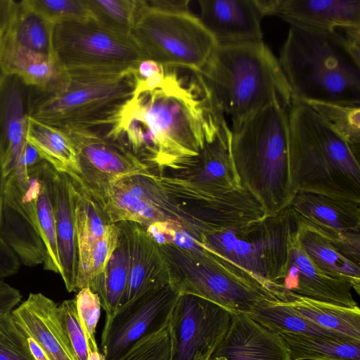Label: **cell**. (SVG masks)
Wrapping results in <instances>:
<instances>
[{
    "instance_id": "6da1fadb",
    "label": "cell",
    "mask_w": 360,
    "mask_h": 360,
    "mask_svg": "<svg viewBox=\"0 0 360 360\" xmlns=\"http://www.w3.org/2000/svg\"><path fill=\"white\" fill-rule=\"evenodd\" d=\"M176 68L163 66L147 79L134 75L131 95L94 127L158 174L191 164L224 116L201 76Z\"/></svg>"
},
{
    "instance_id": "7a4b0ae2",
    "label": "cell",
    "mask_w": 360,
    "mask_h": 360,
    "mask_svg": "<svg viewBox=\"0 0 360 360\" xmlns=\"http://www.w3.org/2000/svg\"><path fill=\"white\" fill-rule=\"evenodd\" d=\"M279 102L232 125L230 151L243 188L268 216L287 209L293 198L289 169L288 110Z\"/></svg>"
},
{
    "instance_id": "3957f363",
    "label": "cell",
    "mask_w": 360,
    "mask_h": 360,
    "mask_svg": "<svg viewBox=\"0 0 360 360\" xmlns=\"http://www.w3.org/2000/svg\"><path fill=\"white\" fill-rule=\"evenodd\" d=\"M288 127L293 197L304 191L360 201L359 150L304 103L292 102Z\"/></svg>"
},
{
    "instance_id": "277c9868",
    "label": "cell",
    "mask_w": 360,
    "mask_h": 360,
    "mask_svg": "<svg viewBox=\"0 0 360 360\" xmlns=\"http://www.w3.org/2000/svg\"><path fill=\"white\" fill-rule=\"evenodd\" d=\"M198 73L232 125L274 102L288 108L292 102L278 59L264 41L216 45Z\"/></svg>"
},
{
    "instance_id": "5b68a950",
    "label": "cell",
    "mask_w": 360,
    "mask_h": 360,
    "mask_svg": "<svg viewBox=\"0 0 360 360\" xmlns=\"http://www.w3.org/2000/svg\"><path fill=\"white\" fill-rule=\"evenodd\" d=\"M278 59L292 101L360 103V63L338 30L290 25Z\"/></svg>"
},
{
    "instance_id": "8992f818",
    "label": "cell",
    "mask_w": 360,
    "mask_h": 360,
    "mask_svg": "<svg viewBox=\"0 0 360 360\" xmlns=\"http://www.w3.org/2000/svg\"><path fill=\"white\" fill-rule=\"evenodd\" d=\"M159 246L168 266L169 285L179 295L245 314L265 301L279 300L262 281L214 251L199 257L170 244Z\"/></svg>"
},
{
    "instance_id": "52a82bcc",
    "label": "cell",
    "mask_w": 360,
    "mask_h": 360,
    "mask_svg": "<svg viewBox=\"0 0 360 360\" xmlns=\"http://www.w3.org/2000/svg\"><path fill=\"white\" fill-rule=\"evenodd\" d=\"M134 71L116 76L68 72L66 80L56 89L28 87L27 115L63 131L94 128L131 95Z\"/></svg>"
},
{
    "instance_id": "ba28073f",
    "label": "cell",
    "mask_w": 360,
    "mask_h": 360,
    "mask_svg": "<svg viewBox=\"0 0 360 360\" xmlns=\"http://www.w3.org/2000/svg\"><path fill=\"white\" fill-rule=\"evenodd\" d=\"M53 48L67 72L82 75H122L148 59L130 34L112 30L92 17L56 24Z\"/></svg>"
},
{
    "instance_id": "9c48e42d",
    "label": "cell",
    "mask_w": 360,
    "mask_h": 360,
    "mask_svg": "<svg viewBox=\"0 0 360 360\" xmlns=\"http://www.w3.org/2000/svg\"><path fill=\"white\" fill-rule=\"evenodd\" d=\"M130 34L148 59L163 66L198 72L216 46V42L190 11H167L139 0Z\"/></svg>"
},
{
    "instance_id": "30bf717a",
    "label": "cell",
    "mask_w": 360,
    "mask_h": 360,
    "mask_svg": "<svg viewBox=\"0 0 360 360\" xmlns=\"http://www.w3.org/2000/svg\"><path fill=\"white\" fill-rule=\"evenodd\" d=\"M295 219L288 207L262 221L204 236L208 248L262 281L276 295L274 283L282 266Z\"/></svg>"
},
{
    "instance_id": "8fae6325",
    "label": "cell",
    "mask_w": 360,
    "mask_h": 360,
    "mask_svg": "<svg viewBox=\"0 0 360 360\" xmlns=\"http://www.w3.org/2000/svg\"><path fill=\"white\" fill-rule=\"evenodd\" d=\"M158 176L168 193L197 223L202 237L243 228L271 217L245 188H217L174 176Z\"/></svg>"
},
{
    "instance_id": "7c38bea8",
    "label": "cell",
    "mask_w": 360,
    "mask_h": 360,
    "mask_svg": "<svg viewBox=\"0 0 360 360\" xmlns=\"http://www.w3.org/2000/svg\"><path fill=\"white\" fill-rule=\"evenodd\" d=\"M103 209L110 224L128 221L146 228L155 222L172 221L199 240L202 236L195 220L181 208L151 170L115 182L108 192Z\"/></svg>"
},
{
    "instance_id": "4fadbf2b",
    "label": "cell",
    "mask_w": 360,
    "mask_h": 360,
    "mask_svg": "<svg viewBox=\"0 0 360 360\" xmlns=\"http://www.w3.org/2000/svg\"><path fill=\"white\" fill-rule=\"evenodd\" d=\"M75 148L79 173L70 176L103 207L110 186L127 176L150 170L129 150L91 128L65 131Z\"/></svg>"
},
{
    "instance_id": "5bb4252c",
    "label": "cell",
    "mask_w": 360,
    "mask_h": 360,
    "mask_svg": "<svg viewBox=\"0 0 360 360\" xmlns=\"http://www.w3.org/2000/svg\"><path fill=\"white\" fill-rule=\"evenodd\" d=\"M179 296L167 285L120 306L106 318L100 346L103 360H117L139 341L168 326Z\"/></svg>"
},
{
    "instance_id": "9a60e30c",
    "label": "cell",
    "mask_w": 360,
    "mask_h": 360,
    "mask_svg": "<svg viewBox=\"0 0 360 360\" xmlns=\"http://www.w3.org/2000/svg\"><path fill=\"white\" fill-rule=\"evenodd\" d=\"M231 321V313L221 307L179 295L169 323L171 360H208Z\"/></svg>"
},
{
    "instance_id": "2e32d148",
    "label": "cell",
    "mask_w": 360,
    "mask_h": 360,
    "mask_svg": "<svg viewBox=\"0 0 360 360\" xmlns=\"http://www.w3.org/2000/svg\"><path fill=\"white\" fill-rule=\"evenodd\" d=\"M0 236L24 265L44 263L46 250L38 229L27 168L19 167L6 177Z\"/></svg>"
},
{
    "instance_id": "e0dca14e",
    "label": "cell",
    "mask_w": 360,
    "mask_h": 360,
    "mask_svg": "<svg viewBox=\"0 0 360 360\" xmlns=\"http://www.w3.org/2000/svg\"><path fill=\"white\" fill-rule=\"evenodd\" d=\"M274 286L281 301H285L287 295H293L347 307H358L351 285L327 275L305 253L295 220L288 236L285 259Z\"/></svg>"
},
{
    "instance_id": "ac0fdd59",
    "label": "cell",
    "mask_w": 360,
    "mask_h": 360,
    "mask_svg": "<svg viewBox=\"0 0 360 360\" xmlns=\"http://www.w3.org/2000/svg\"><path fill=\"white\" fill-rule=\"evenodd\" d=\"M115 224L125 237L129 257L128 281L120 303L122 306L148 292L169 285V276L159 245L143 226L128 221Z\"/></svg>"
},
{
    "instance_id": "d6986e66",
    "label": "cell",
    "mask_w": 360,
    "mask_h": 360,
    "mask_svg": "<svg viewBox=\"0 0 360 360\" xmlns=\"http://www.w3.org/2000/svg\"><path fill=\"white\" fill-rule=\"evenodd\" d=\"M199 19L216 45L263 41L258 0H198Z\"/></svg>"
},
{
    "instance_id": "ffe728a7",
    "label": "cell",
    "mask_w": 360,
    "mask_h": 360,
    "mask_svg": "<svg viewBox=\"0 0 360 360\" xmlns=\"http://www.w3.org/2000/svg\"><path fill=\"white\" fill-rule=\"evenodd\" d=\"M208 360H292L283 338L245 314L231 324Z\"/></svg>"
},
{
    "instance_id": "44dd1931",
    "label": "cell",
    "mask_w": 360,
    "mask_h": 360,
    "mask_svg": "<svg viewBox=\"0 0 360 360\" xmlns=\"http://www.w3.org/2000/svg\"><path fill=\"white\" fill-rule=\"evenodd\" d=\"M28 89L0 71V158L6 177L18 167L27 144Z\"/></svg>"
},
{
    "instance_id": "7402d4cb",
    "label": "cell",
    "mask_w": 360,
    "mask_h": 360,
    "mask_svg": "<svg viewBox=\"0 0 360 360\" xmlns=\"http://www.w3.org/2000/svg\"><path fill=\"white\" fill-rule=\"evenodd\" d=\"M288 208L297 222L326 239L360 229V201L299 191Z\"/></svg>"
},
{
    "instance_id": "603a6c76",
    "label": "cell",
    "mask_w": 360,
    "mask_h": 360,
    "mask_svg": "<svg viewBox=\"0 0 360 360\" xmlns=\"http://www.w3.org/2000/svg\"><path fill=\"white\" fill-rule=\"evenodd\" d=\"M57 307L42 293H30L11 313L49 360H77L58 319Z\"/></svg>"
},
{
    "instance_id": "cb8c5ba5",
    "label": "cell",
    "mask_w": 360,
    "mask_h": 360,
    "mask_svg": "<svg viewBox=\"0 0 360 360\" xmlns=\"http://www.w3.org/2000/svg\"><path fill=\"white\" fill-rule=\"evenodd\" d=\"M274 15L290 25L332 32L360 25V0H276Z\"/></svg>"
},
{
    "instance_id": "d4e9b609",
    "label": "cell",
    "mask_w": 360,
    "mask_h": 360,
    "mask_svg": "<svg viewBox=\"0 0 360 360\" xmlns=\"http://www.w3.org/2000/svg\"><path fill=\"white\" fill-rule=\"evenodd\" d=\"M230 141L231 128L224 117L212 138L206 140L204 147L190 165L182 170L163 175L217 188H243L233 167Z\"/></svg>"
},
{
    "instance_id": "484cf974",
    "label": "cell",
    "mask_w": 360,
    "mask_h": 360,
    "mask_svg": "<svg viewBox=\"0 0 360 360\" xmlns=\"http://www.w3.org/2000/svg\"><path fill=\"white\" fill-rule=\"evenodd\" d=\"M0 71L18 77L29 88L41 91L53 89L68 77L56 55L27 49L11 39L6 32L0 51Z\"/></svg>"
},
{
    "instance_id": "4316f807",
    "label": "cell",
    "mask_w": 360,
    "mask_h": 360,
    "mask_svg": "<svg viewBox=\"0 0 360 360\" xmlns=\"http://www.w3.org/2000/svg\"><path fill=\"white\" fill-rule=\"evenodd\" d=\"M76 188L71 177L56 171L54 183L56 236L60 276L68 292L77 291L78 248L75 224Z\"/></svg>"
},
{
    "instance_id": "83f0119b",
    "label": "cell",
    "mask_w": 360,
    "mask_h": 360,
    "mask_svg": "<svg viewBox=\"0 0 360 360\" xmlns=\"http://www.w3.org/2000/svg\"><path fill=\"white\" fill-rule=\"evenodd\" d=\"M56 170L44 160L27 168L34 193V202L38 229L46 256L44 269L60 273L55 221L54 183Z\"/></svg>"
},
{
    "instance_id": "f1b7e54d",
    "label": "cell",
    "mask_w": 360,
    "mask_h": 360,
    "mask_svg": "<svg viewBox=\"0 0 360 360\" xmlns=\"http://www.w3.org/2000/svg\"><path fill=\"white\" fill-rule=\"evenodd\" d=\"M27 141L57 172L71 176L79 175L77 154L65 131L27 115Z\"/></svg>"
},
{
    "instance_id": "f546056e",
    "label": "cell",
    "mask_w": 360,
    "mask_h": 360,
    "mask_svg": "<svg viewBox=\"0 0 360 360\" xmlns=\"http://www.w3.org/2000/svg\"><path fill=\"white\" fill-rule=\"evenodd\" d=\"M283 302L301 316L326 330L360 340L359 307H347L293 295H287Z\"/></svg>"
},
{
    "instance_id": "4dcf8cb0",
    "label": "cell",
    "mask_w": 360,
    "mask_h": 360,
    "mask_svg": "<svg viewBox=\"0 0 360 360\" xmlns=\"http://www.w3.org/2000/svg\"><path fill=\"white\" fill-rule=\"evenodd\" d=\"M297 224L301 246L314 264L329 276L349 283L359 294V265L343 256L320 234Z\"/></svg>"
},
{
    "instance_id": "1f68e13d",
    "label": "cell",
    "mask_w": 360,
    "mask_h": 360,
    "mask_svg": "<svg viewBox=\"0 0 360 360\" xmlns=\"http://www.w3.org/2000/svg\"><path fill=\"white\" fill-rule=\"evenodd\" d=\"M54 27V24L34 11L27 0H13L6 34L19 45L44 55H56Z\"/></svg>"
},
{
    "instance_id": "d6a6232c",
    "label": "cell",
    "mask_w": 360,
    "mask_h": 360,
    "mask_svg": "<svg viewBox=\"0 0 360 360\" xmlns=\"http://www.w3.org/2000/svg\"><path fill=\"white\" fill-rule=\"evenodd\" d=\"M292 360H360V340L284 333Z\"/></svg>"
},
{
    "instance_id": "836d02e7",
    "label": "cell",
    "mask_w": 360,
    "mask_h": 360,
    "mask_svg": "<svg viewBox=\"0 0 360 360\" xmlns=\"http://www.w3.org/2000/svg\"><path fill=\"white\" fill-rule=\"evenodd\" d=\"M128 274L127 245L120 229L117 245L103 271L98 275L89 286L98 295L101 307L105 311L106 318L112 316L120 306L127 288Z\"/></svg>"
},
{
    "instance_id": "e575fe53",
    "label": "cell",
    "mask_w": 360,
    "mask_h": 360,
    "mask_svg": "<svg viewBox=\"0 0 360 360\" xmlns=\"http://www.w3.org/2000/svg\"><path fill=\"white\" fill-rule=\"evenodd\" d=\"M72 180L76 188L75 214L79 267L85 262L96 243L111 224L102 205Z\"/></svg>"
},
{
    "instance_id": "d590c367",
    "label": "cell",
    "mask_w": 360,
    "mask_h": 360,
    "mask_svg": "<svg viewBox=\"0 0 360 360\" xmlns=\"http://www.w3.org/2000/svg\"><path fill=\"white\" fill-rule=\"evenodd\" d=\"M246 315L278 334L291 333L333 338L348 337L326 330L313 323L296 313L283 301H265Z\"/></svg>"
},
{
    "instance_id": "8d00e7d4",
    "label": "cell",
    "mask_w": 360,
    "mask_h": 360,
    "mask_svg": "<svg viewBox=\"0 0 360 360\" xmlns=\"http://www.w3.org/2000/svg\"><path fill=\"white\" fill-rule=\"evenodd\" d=\"M305 104L350 146L359 150L360 103L311 101Z\"/></svg>"
},
{
    "instance_id": "74e56055",
    "label": "cell",
    "mask_w": 360,
    "mask_h": 360,
    "mask_svg": "<svg viewBox=\"0 0 360 360\" xmlns=\"http://www.w3.org/2000/svg\"><path fill=\"white\" fill-rule=\"evenodd\" d=\"M91 16L101 25L130 34L139 6L137 0H84Z\"/></svg>"
},
{
    "instance_id": "f35d334b",
    "label": "cell",
    "mask_w": 360,
    "mask_h": 360,
    "mask_svg": "<svg viewBox=\"0 0 360 360\" xmlns=\"http://www.w3.org/2000/svg\"><path fill=\"white\" fill-rule=\"evenodd\" d=\"M120 236L117 224H110L103 236L96 243L85 262L78 267L76 289L89 287L91 282L101 274L116 248Z\"/></svg>"
},
{
    "instance_id": "ab89813d",
    "label": "cell",
    "mask_w": 360,
    "mask_h": 360,
    "mask_svg": "<svg viewBox=\"0 0 360 360\" xmlns=\"http://www.w3.org/2000/svg\"><path fill=\"white\" fill-rule=\"evenodd\" d=\"M0 360H37L11 311L0 313Z\"/></svg>"
},
{
    "instance_id": "60d3db41",
    "label": "cell",
    "mask_w": 360,
    "mask_h": 360,
    "mask_svg": "<svg viewBox=\"0 0 360 360\" xmlns=\"http://www.w3.org/2000/svg\"><path fill=\"white\" fill-rule=\"evenodd\" d=\"M27 2L34 11L54 25L91 17L84 0H27Z\"/></svg>"
},
{
    "instance_id": "b9f144b4",
    "label": "cell",
    "mask_w": 360,
    "mask_h": 360,
    "mask_svg": "<svg viewBox=\"0 0 360 360\" xmlns=\"http://www.w3.org/2000/svg\"><path fill=\"white\" fill-rule=\"evenodd\" d=\"M56 314L77 359L87 360V340L78 316L75 299L64 300L58 305Z\"/></svg>"
},
{
    "instance_id": "7bdbcfd3",
    "label": "cell",
    "mask_w": 360,
    "mask_h": 360,
    "mask_svg": "<svg viewBox=\"0 0 360 360\" xmlns=\"http://www.w3.org/2000/svg\"><path fill=\"white\" fill-rule=\"evenodd\" d=\"M169 325L135 344L117 360H171Z\"/></svg>"
},
{
    "instance_id": "ee69618b",
    "label": "cell",
    "mask_w": 360,
    "mask_h": 360,
    "mask_svg": "<svg viewBox=\"0 0 360 360\" xmlns=\"http://www.w3.org/2000/svg\"><path fill=\"white\" fill-rule=\"evenodd\" d=\"M75 299L78 316L87 342H96L95 333L101 308L98 295L89 287H85L78 291Z\"/></svg>"
},
{
    "instance_id": "f6af8a7d",
    "label": "cell",
    "mask_w": 360,
    "mask_h": 360,
    "mask_svg": "<svg viewBox=\"0 0 360 360\" xmlns=\"http://www.w3.org/2000/svg\"><path fill=\"white\" fill-rule=\"evenodd\" d=\"M20 261L0 236V280L16 274Z\"/></svg>"
},
{
    "instance_id": "bcb514c9",
    "label": "cell",
    "mask_w": 360,
    "mask_h": 360,
    "mask_svg": "<svg viewBox=\"0 0 360 360\" xmlns=\"http://www.w3.org/2000/svg\"><path fill=\"white\" fill-rule=\"evenodd\" d=\"M21 298L18 290L0 280V313L11 311Z\"/></svg>"
},
{
    "instance_id": "7dc6e473",
    "label": "cell",
    "mask_w": 360,
    "mask_h": 360,
    "mask_svg": "<svg viewBox=\"0 0 360 360\" xmlns=\"http://www.w3.org/2000/svg\"><path fill=\"white\" fill-rule=\"evenodd\" d=\"M148 4L156 8L167 11L186 12L189 11L188 0H153L147 1Z\"/></svg>"
},
{
    "instance_id": "c3c4849f",
    "label": "cell",
    "mask_w": 360,
    "mask_h": 360,
    "mask_svg": "<svg viewBox=\"0 0 360 360\" xmlns=\"http://www.w3.org/2000/svg\"><path fill=\"white\" fill-rule=\"evenodd\" d=\"M163 70V65L150 59L141 62L134 71V75L141 79H147Z\"/></svg>"
},
{
    "instance_id": "681fc988",
    "label": "cell",
    "mask_w": 360,
    "mask_h": 360,
    "mask_svg": "<svg viewBox=\"0 0 360 360\" xmlns=\"http://www.w3.org/2000/svg\"><path fill=\"white\" fill-rule=\"evenodd\" d=\"M13 0H0V34L8 28L12 10Z\"/></svg>"
},
{
    "instance_id": "f907efd6",
    "label": "cell",
    "mask_w": 360,
    "mask_h": 360,
    "mask_svg": "<svg viewBox=\"0 0 360 360\" xmlns=\"http://www.w3.org/2000/svg\"><path fill=\"white\" fill-rule=\"evenodd\" d=\"M88 345L87 360H103V356L99 351L96 342H89Z\"/></svg>"
},
{
    "instance_id": "816d5d0a",
    "label": "cell",
    "mask_w": 360,
    "mask_h": 360,
    "mask_svg": "<svg viewBox=\"0 0 360 360\" xmlns=\"http://www.w3.org/2000/svg\"><path fill=\"white\" fill-rule=\"evenodd\" d=\"M6 177L4 175L2 163L0 158V216L4 195Z\"/></svg>"
},
{
    "instance_id": "f5cc1de1",
    "label": "cell",
    "mask_w": 360,
    "mask_h": 360,
    "mask_svg": "<svg viewBox=\"0 0 360 360\" xmlns=\"http://www.w3.org/2000/svg\"><path fill=\"white\" fill-rule=\"evenodd\" d=\"M6 32L4 34H0V51H1V44H2V41H3V39H4V37L5 35Z\"/></svg>"
}]
</instances>
